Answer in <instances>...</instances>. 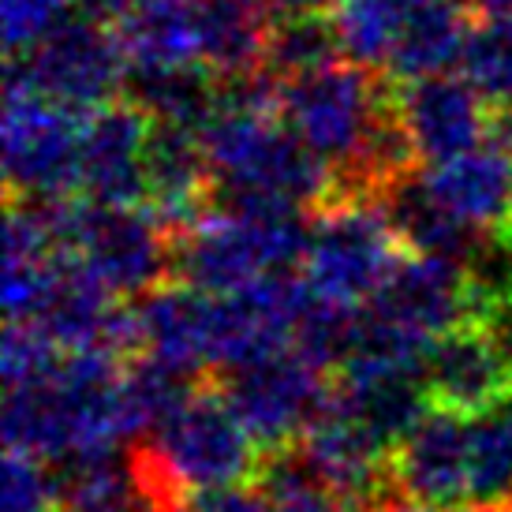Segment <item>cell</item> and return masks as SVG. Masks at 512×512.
<instances>
[{
  "mask_svg": "<svg viewBox=\"0 0 512 512\" xmlns=\"http://www.w3.org/2000/svg\"><path fill=\"white\" fill-rule=\"evenodd\" d=\"M221 202H281L326 210L341 184L277 113V79L266 72L221 83L217 109L199 131Z\"/></svg>",
  "mask_w": 512,
  "mask_h": 512,
  "instance_id": "obj_1",
  "label": "cell"
},
{
  "mask_svg": "<svg viewBox=\"0 0 512 512\" xmlns=\"http://www.w3.org/2000/svg\"><path fill=\"white\" fill-rule=\"evenodd\" d=\"M124 363L128 359L113 352H64L49 374L27 385H8V453L45 460L57 471L120 453V441H128L120 419Z\"/></svg>",
  "mask_w": 512,
  "mask_h": 512,
  "instance_id": "obj_2",
  "label": "cell"
},
{
  "mask_svg": "<svg viewBox=\"0 0 512 512\" xmlns=\"http://www.w3.org/2000/svg\"><path fill=\"white\" fill-rule=\"evenodd\" d=\"M311 225L296 206L225 202L172 236V270L202 296H232L270 273L303 266Z\"/></svg>",
  "mask_w": 512,
  "mask_h": 512,
  "instance_id": "obj_3",
  "label": "cell"
},
{
  "mask_svg": "<svg viewBox=\"0 0 512 512\" xmlns=\"http://www.w3.org/2000/svg\"><path fill=\"white\" fill-rule=\"evenodd\" d=\"M143 449L184 501L247 486L266 456L217 389H195Z\"/></svg>",
  "mask_w": 512,
  "mask_h": 512,
  "instance_id": "obj_4",
  "label": "cell"
},
{
  "mask_svg": "<svg viewBox=\"0 0 512 512\" xmlns=\"http://www.w3.org/2000/svg\"><path fill=\"white\" fill-rule=\"evenodd\" d=\"M408 255L378 199H337L311 221L303 281L329 307L363 311Z\"/></svg>",
  "mask_w": 512,
  "mask_h": 512,
  "instance_id": "obj_5",
  "label": "cell"
},
{
  "mask_svg": "<svg viewBox=\"0 0 512 512\" xmlns=\"http://www.w3.org/2000/svg\"><path fill=\"white\" fill-rule=\"evenodd\" d=\"M60 251L90 273L116 299L146 296L165 285L172 270V236L139 206H98V202H57Z\"/></svg>",
  "mask_w": 512,
  "mask_h": 512,
  "instance_id": "obj_6",
  "label": "cell"
},
{
  "mask_svg": "<svg viewBox=\"0 0 512 512\" xmlns=\"http://www.w3.org/2000/svg\"><path fill=\"white\" fill-rule=\"evenodd\" d=\"M4 176L19 202L57 206L83 191V116L4 83Z\"/></svg>",
  "mask_w": 512,
  "mask_h": 512,
  "instance_id": "obj_7",
  "label": "cell"
},
{
  "mask_svg": "<svg viewBox=\"0 0 512 512\" xmlns=\"http://www.w3.org/2000/svg\"><path fill=\"white\" fill-rule=\"evenodd\" d=\"M214 389L236 412L243 430L258 441V449L277 453L307 434V427L326 408L333 385L326 382V370L292 344L247 367L217 374Z\"/></svg>",
  "mask_w": 512,
  "mask_h": 512,
  "instance_id": "obj_8",
  "label": "cell"
},
{
  "mask_svg": "<svg viewBox=\"0 0 512 512\" xmlns=\"http://www.w3.org/2000/svg\"><path fill=\"white\" fill-rule=\"evenodd\" d=\"M4 83H23L68 113L90 116L113 105L128 86V57L116 30L94 19H72L34 53L8 60Z\"/></svg>",
  "mask_w": 512,
  "mask_h": 512,
  "instance_id": "obj_9",
  "label": "cell"
},
{
  "mask_svg": "<svg viewBox=\"0 0 512 512\" xmlns=\"http://www.w3.org/2000/svg\"><path fill=\"white\" fill-rule=\"evenodd\" d=\"M430 408H445L464 419L512 400V344L498 322L464 326L434 341L423 367Z\"/></svg>",
  "mask_w": 512,
  "mask_h": 512,
  "instance_id": "obj_10",
  "label": "cell"
},
{
  "mask_svg": "<svg viewBox=\"0 0 512 512\" xmlns=\"http://www.w3.org/2000/svg\"><path fill=\"white\" fill-rule=\"evenodd\" d=\"M393 98H397V116L415 150V161H427V169L471 154L479 150V143H486L490 105L468 79L438 75V79L400 83Z\"/></svg>",
  "mask_w": 512,
  "mask_h": 512,
  "instance_id": "obj_11",
  "label": "cell"
},
{
  "mask_svg": "<svg viewBox=\"0 0 512 512\" xmlns=\"http://www.w3.org/2000/svg\"><path fill=\"white\" fill-rule=\"evenodd\" d=\"M154 120L131 98L83 116V191L98 206L146 202V150Z\"/></svg>",
  "mask_w": 512,
  "mask_h": 512,
  "instance_id": "obj_12",
  "label": "cell"
},
{
  "mask_svg": "<svg viewBox=\"0 0 512 512\" xmlns=\"http://www.w3.org/2000/svg\"><path fill=\"white\" fill-rule=\"evenodd\" d=\"M393 486L430 512L468 509V419L430 408L393 449Z\"/></svg>",
  "mask_w": 512,
  "mask_h": 512,
  "instance_id": "obj_13",
  "label": "cell"
},
{
  "mask_svg": "<svg viewBox=\"0 0 512 512\" xmlns=\"http://www.w3.org/2000/svg\"><path fill=\"white\" fill-rule=\"evenodd\" d=\"M217 180L202 135L176 124H154L146 150V214L169 236H180L210 214Z\"/></svg>",
  "mask_w": 512,
  "mask_h": 512,
  "instance_id": "obj_14",
  "label": "cell"
},
{
  "mask_svg": "<svg viewBox=\"0 0 512 512\" xmlns=\"http://www.w3.org/2000/svg\"><path fill=\"white\" fill-rule=\"evenodd\" d=\"M419 180L445 214L483 232L486 240L512 247V154L479 146L445 165H430Z\"/></svg>",
  "mask_w": 512,
  "mask_h": 512,
  "instance_id": "obj_15",
  "label": "cell"
},
{
  "mask_svg": "<svg viewBox=\"0 0 512 512\" xmlns=\"http://www.w3.org/2000/svg\"><path fill=\"white\" fill-rule=\"evenodd\" d=\"M135 311V356L157 359L172 370H184L199 378L202 370H214L210 348V311L214 296H202L187 285H161L131 303Z\"/></svg>",
  "mask_w": 512,
  "mask_h": 512,
  "instance_id": "obj_16",
  "label": "cell"
},
{
  "mask_svg": "<svg viewBox=\"0 0 512 512\" xmlns=\"http://www.w3.org/2000/svg\"><path fill=\"white\" fill-rule=\"evenodd\" d=\"M199 60L217 83L266 72L273 19L266 0H195Z\"/></svg>",
  "mask_w": 512,
  "mask_h": 512,
  "instance_id": "obj_17",
  "label": "cell"
},
{
  "mask_svg": "<svg viewBox=\"0 0 512 512\" xmlns=\"http://www.w3.org/2000/svg\"><path fill=\"white\" fill-rule=\"evenodd\" d=\"M116 38L128 57V72H165V68L202 64L195 0H139L116 23Z\"/></svg>",
  "mask_w": 512,
  "mask_h": 512,
  "instance_id": "obj_18",
  "label": "cell"
},
{
  "mask_svg": "<svg viewBox=\"0 0 512 512\" xmlns=\"http://www.w3.org/2000/svg\"><path fill=\"white\" fill-rule=\"evenodd\" d=\"M471 23L464 19L456 0L441 4H423L408 15L400 30V42L385 64V75L397 83H419V79H438L464 57Z\"/></svg>",
  "mask_w": 512,
  "mask_h": 512,
  "instance_id": "obj_19",
  "label": "cell"
},
{
  "mask_svg": "<svg viewBox=\"0 0 512 512\" xmlns=\"http://www.w3.org/2000/svg\"><path fill=\"white\" fill-rule=\"evenodd\" d=\"M512 509V400L468 419V509Z\"/></svg>",
  "mask_w": 512,
  "mask_h": 512,
  "instance_id": "obj_20",
  "label": "cell"
},
{
  "mask_svg": "<svg viewBox=\"0 0 512 512\" xmlns=\"http://www.w3.org/2000/svg\"><path fill=\"white\" fill-rule=\"evenodd\" d=\"M195 389V378L184 370H172L146 356L128 359L120 378V419L128 438H150Z\"/></svg>",
  "mask_w": 512,
  "mask_h": 512,
  "instance_id": "obj_21",
  "label": "cell"
},
{
  "mask_svg": "<svg viewBox=\"0 0 512 512\" xmlns=\"http://www.w3.org/2000/svg\"><path fill=\"white\" fill-rule=\"evenodd\" d=\"M412 8L404 0H337L333 27L341 53L367 72H385Z\"/></svg>",
  "mask_w": 512,
  "mask_h": 512,
  "instance_id": "obj_22",
  "label": "cell"
},
{
  "mask_svg": "<svg viewBox=\"0 0 512 512\" xmlns=\"http://www.w3.org/2000/svg\"><path fill=\"white\" fill-rule=\"evenodd\" d=\"M341 60V38L326 12H288L273 19L270 49H266V72L273 79L303 75Z\"/></svg>",
  "mask_w": 512,
  "mask_h": 512,
  "instance_id": "obj_23",
  "label": "cell"
},
{
  "mask_svg": "<svg viewBox=\"0 0 512 512\" xmlns=\"http://www.w3.org/2000/svg\"><path fill=\"white\" fill-rule=\"evenodd\" d=\"M460 72L490 109H512V19L509 15H483L471 23Z\"/></svg>",
  "mask_w": 512,
  "mask_h": 512,
  "instance_id": "obj_24",
  "label": "cell"
},
{
  "mask_svg": "<svg viewBox=\"0 0 512 512\" xmlns=\"http://www.w3.org/2000/svg\"><path fill=\"white\" fill-rule=\"evenodd\" d=\"M0 512H60L57 468L23 453H4Z\"/></svg>",
  "mask_w": 512,
  "mask_h": 512,
  "instance_id": "obj_25",
  "label": "cell"
},
{
  "mask_svg": "<svg viewBox=\"0 0 512 512\" xmlns=\"http://www.w3.org/2000/svg\"><path fill=\"white\" fill-rule=\"evenodd\" d=\"M72 0H4V49L8 60L27 57L72 23Z\"/></svg>",
  "mask_w": 512,
  "mask_h": 512,
  "instance_id": "obj_26",
  "label": "cell"
},
{
  "mask_svg": "<svg viewBox=\"0 0 512 512\" xmlns=\"http://www.w3.org/2000/svg\"><path fill=\"white\" fill-rule=\"evenodd\" d=\"M184 512H270V501L262 490H247V486H232V490H214V494H199L184 505Z\"/></svg>",
  "mask_w": 512,
  "mask_h": 512,
  "instance_id": "obj_27",
  "label": "cell"
},
{
  "mask_svg": "<svg viewBox=\"0 0 512 512\" xmlns=\"http://www.w3.org/2000/svg\"><path fill=\"white\" fill-rule=\"evenodd\" d=\"M72 4L83 19H94V23H120L139 0H72Z\"/></svg>",
  "mask_w": 512,
  "mask_h": 512,
  "instance_id": "obj_28",
  "label": "cell"
},
{
  "mask_svg": "<svg viewBox=\"0 0 512 512\" xmlns=\"http://www.w3.org/2000/svg\"><path fill=\"white\" fill-rule=\"evenodd\" d=\"M270 8H277L281 15L288 12H326L329 0H266Z\"/></svg>",
  "mask_w": 512,
  "mask_h": 512,
  "instance_id": "obj_29",
  "label": "cell"
},
{
  "mask_svg": "<svg viewBox=\"0 0 512 512\" xmlns=\"http://www.w3.org/2000/svg\"><path fill=\"white\" fill-rule=\"evenodd\" d=\"M471 4H479L483 15H509L512 19V0H471Z\"/></svg>",
  "mask_w": 512,
  "mask_h": 512,
  "instance_id": "obj_30",
  "label": "cell"
},
{
  "mask_svg": "<svg viewBox=\"0 0 512 512\" xmlns=\"http://www.w3.org/2000/svg\"><path fill=\"white\" fill-rule=\"evenodd\" d=\"M378 512H430V509L415 505V501H385V505Z\"/></svg>",
  "mask_w": 512,
  "mask_h": 512,
  "instance_id": "obj_31",
  "label": "cell"
},
{
  "mask_svg": "<svg viewBox=\"0 0 512 512\" xmlns=\"http://www.w3.org/2000/svg\"><path fill=\"white\" fill-rule=\"evenodd\" d=\"M460 512H512V509H479V505H471V509H460Z\"/></svg>",
  "mask_w": 512,
  "mask_h": 512,
  "instance_id": "obj_32",
  "label": "cell"
}]
</instances>
